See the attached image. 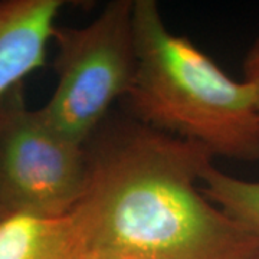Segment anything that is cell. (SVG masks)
Wrapping results in <instances>:
<instances>
[{
	"label": "cell",
	"instance_id": "cell-10",
	"mask_svg": "<svg viewBox=\"0 0 259 259\" xmlns=\"http://www.w3.org/2000/svg\"><path fill=\"white\" fill-rule=\"evenodd\" d=\"M256 259H259V255H258V258H256Z\"/></svg>",
	"mask_w": 259,
	"mask_h": 259
},
{
	"label": "cell",
	"instance_id": "cell-2",
	"mask_svg": "<svg viewBox=\"0 0 259 259\" xmlns=\"http://www.w3.org/2000/svg\"><path fill=\"white\" fill-rule=\"evenodd\" d=\"M133 22L137 68L127 101L136 121L213 157L259 161V112L249 83L173 33L156 0H134Z\"/></svg>",
	"mask_w": 259,
	"mask_h": 259
},
{
	"label": "cell",
	"instance_id": "cell-1",
	"mask_svg": "<svg viewBox=\"0 0 259 259\" xmlns=\"http://www.w3.org/2000/svg\"><path fill=\"white\" fill-rule=\"evenodd\" d=\"M90 177L75 207L90 259H256L259 235L209 200L202 146L125 121L87 144Z\"/></svg>",
	"mask_w": 259,
	"mask_h": 259
},
{
	"label": "cell",
	"instance_id": "cell-3",
	"mask_svg": "<svg viewBox=\"0 0 259 259\" xmlns=\"http://www.w3.org/2000/svg\"><path fill=\"white\" fill-rule=\"evenodd\" d=\"M134 0H111L83 26H56L55 90L39 108L66 139L87 146L112 104L127 98L134 82L137 52Z\"/></svg>",
	"mask_w": 259,
	"mask_h": 259
},
{
	"label": "cell",
	"instance_id": "cell-5",
	"mask_svg": "<svg viewBox=\"0 0 259 259\" xmlns=\"http://www.w3.org/2000/svg\"><path fill=\"white\" fill-rule=\"evenodd\" d=\"M64 0H0V105L47 62Z\"/></svg>",
	"mask_w": 259,
	"mask_h": 259
},
{
	"label": "cell",
	"instance_id": "cell-6",
	"mask_svg": "<svg viewBox=\"0 0 259 259\" xmlns=\"http://www.w3.org/2000/svg\"><path fill=\"white\" fill-rule=\"evenodd\" d=\"M0 259H90L75 212L59 218L6 213L0 218Z\"/></svg>",
	"mask_w": 259,
	"mask_h": 259
},
{
	"label": "cell",
	"instance_id": "cell-4",
	"mask_svg": "<svg viewBox=\"0 0 259 259\" xmlns=\"http://www.w3.org/2000/svg\"><path fill=\"white\" fill-rule=\"evenodd\" d=\"M90 177L87 146L56 131L25 101L22 85L0 105V207L59 218L75 210Z\"/></svg>",
	"mask_w": 259,
	"mask_h": 259
},
{
	"label": "cell",
	"instance_id": "cell-9",
	"mask_svg": "<svg viewBox=\"0 0 259 259\" xmlns=\"http://www.w3.org/2000/svg\"><path fill=\"white\" fill-rule=\"evenodd\" d=\"M3 214H6V213H5V210H3V209H2V207H0V218H2V216H3Z\"/></svg>",
	"mask_w": 259,
	"mask_h": 259
},
{
	"label": "cell",
	"instance_id": "cell-7",
	"mask_svg": "<svg viewBox=\"0 0 259 259\" xmlns=\"http://www.w3.org/2000/svg\"><path fill=\"white\" fill-rule=\"evenodd\" d=\"M200 187L232 219L259 235V180L232 176L209 163L200 173Z\"/></svg>",
	"mask_w": 259,
	"mask_h": 259
},
{
	"label": "cell",
	"instance_id": "cell-8",
	"mask_svg": "<svg viewBox=\"0 0 259 259\" xmlns=\"http://www.w3.org/2000/svg\"><path fill=\"white\" fill-rule=\"evenodd\" d=\"M242 69H243V81L249 83V87L255 94L259 112V37L246 52Z\"/></svg>",
	"mask_w": 259,
	"mask_h": 259
}]
</instances>
